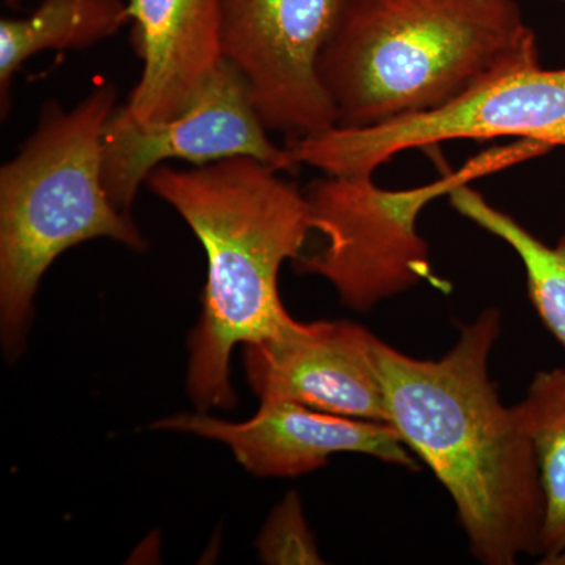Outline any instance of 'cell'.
I'll return each mask as SVG.
<instances>
[{
	"label": "cell",
	"instance_id": "cell-1",
	"mask_svg": "<svg viewBox=\"0 0 565 565\" xmlns=\"http://www.w3.org/2000/svg\"><path fill=\"white\" fill-rule=\"evenodd\" d=\"M501 322L500 310L487 308L438 360L374 341L388 423L451 494L471 555L486 565L539 556L545 514L526 424L489 374Z\"/></svg>",
	"mask_w": 565,
	"mask_h": 565
},
{
	"label": "cell",
	"instance_id": "cell-16",
	"mask_svg": "<svg viewBox=\"0 0 565 565\" xmlns=\"http://www.w3.org/2000/svg\"><path fill=\"white\" fill-rule=\"evenodd\" d=\"M6 2L7 7H10V9H18V7L21 6L22 0H3Z\"/></svg>",
	"mask_w": 565,
	"mask_h": 565
},
{
	"label": "cell",
	"instance_id": "cell-4",
	"mask_svg": "<svg viewBox=\"0 0 565 565\" xmlns=\"http://www.w3.org/2000/svg\"><path fill=\"white\" fill-rule=\"evenodd\" d=\"M117 90L95 88L76 107H41L35 131L0 169V334L7 359L21 355L43 275L68 248L107 237L143 252L131 215L103 182V137Z\"/></svg>",
	"mask_w": 565,
	"mask_h": 565
},
{
	"label": "cell",
	"instance_id": "cell-5",
	"mask_svg": "<svg viewBox=\"0 0 565 565\" xmlns=\"http://www.w3.org/2000/svg\"><path fill=\"white\" fill-rule=\"evenodd\" d=\"M553 150L541 141L519 140L479 152L459 170L405 191L379 188L373 177L326 174L305 188L313 230L326 236L319 252L294 259L297 274L332 282L341 302L353 311L399 296L424 280L434 281L429 245L416 228L434 200Z\"/></svg>",
	"mask_w": 565,
	"mask_h": 565
},
{
	"label": "cell",
	"instance_id": "cell-12",
	"mask_svg": "<svg viewBox=\"0 0 565 565\" xmlns=\"http://www.w3.org/2000/svg\"><path fill=\"white\" fill-rule=\"evenodd\" d=\"M129 22L125 0H41L24 18L0 20V109L9 115L11 84L41 51L87 50Z\"/></svg>",
	"mask_w": 565,
	"mask_h": 565
},
{
	"label": "cell",
	"instance_id": "cell-2",
	"mask_svg": "<svg viewBox=\"0 0 565 565\" xmlns=\"http://www.w3.org/2000/svg\"><path fill=\"white\" fill-rule=\"evenodd\" d=\"M253 158L173 169L145 184L191 226L207 258L202 318L189 340L188 386L202 414L237 403L230 360L239 344L280 337L296 323L278 292L282 263L302 255L313 232L303 191Z\"/></svg>",
	"mask_w": 565,
	"mask_h": 565
},
{
	"label": "cell",
	"instance_id": "cell-6",
	"mask_svg": "<svg viewBox=\"0 0 565 565\" xmlns=\"http://www.w3.org/2000/svg\"><path fill=\"white\" fill-rule=\"evenodd\" d=\"M514 137L565 147V68L541 62L500 74L448 106L370 128H341L288 141L297 166L326 174L373 177L382 163L412 148L444 141Z\"/></svg>",
	"mask_w": 565,
	"mask_h": 565
},
{
	"label": "cell",
	"instance_id": "cell-7",
	"mask_svg": "<svg viewBox=\"0 0 565 565\" xmlns=\"http://www.w3.org/2000/svg\"><path fill=\"white\" fill-rule=\"evenodd\" d=\"M345 6L348 0H223V61L244 77L267 131L294 141L338 125L318 66Z\"/></svg>",
	"mask_w": 565,
	"mask_h": 565
},
{
	"label": "cell",
	"instance_id": "cell-8",
	"mask_svg": "<svg viewBox=\"0 0 565 565\" xmlns=\"http://www.w3.org/2000/svg\"><path fill=\"white\" fill-rule=\"evenodd\" d=\"M239 71L223 62L188 110L158 122H139L126 107L110 115L103 137V182L110 203L129 214L148 174L180 159L204 166L253 158L278 172L297 169L288 147L270 141Z\"/></svg>",
	"mask_w": 565,
	"mask_h": 565
},
{
	"label": "cell",
	"instance_id": "cell-3",
	"mask_svg": "<svg viewBox=\"0 0 565 565\" xmlns=\"http://www.w3.org/2000/svg\"><path fill=\"white\" fill-rule=\"evenodd\" d=\"M539 63L516 0H348L319 58L341 128H370L448 106Z\"/></svg>",
	"mask_w": 565,
	"mask_h": 565
},
{
	"label": "cell",
	"instance_id": "cell-14",
	"mask_svg": "<svg viewBox=\"0 0 565 565\" xmlns=\"http://www.w3.org/2000/svg\"><path fill=\"white\" fill-rule=\"evenodd\" d=\"M448 199L465 218L500 237L519 255L525 267L531 302L565 349V236L555 245L545 244L512 215L487 202L470 184L460 185Z\"/></svg>",
	"mask_w": 565,
	"mask_h": 565
},
{
	"label": "cell",
	"instance_id": "cell-15",
	"mask_svg": "<svg viewBox=\"0 0 565 565\" xmlns=\"http://www.w3.org/2000/svg\"><path fill=\"white\" fill-rule=\"evenodd\" d=\"M259 557L267 564H323L310 526L305 522L297 493L275 508L258 541Z\"/></svg>",
	"mask_w": 565,
	"mask_h": 565
},
{
	"label": "cell",
	"instance_id": "cell-13",
	"mask_svg": "<svg viewBox=\"0 0 565 565\" xmlns=\"http://www.w3.org/2000/svg\"><path fill=\"white\" fill-rule=\"evenodd\" d=\"M520 414L533 440L544 492L541 564L565 565V367L541 371Z\"/></svg>",
	"mask_w": 565,
	"mask_h": 565
},
{
	"label": "cell",
	"instance_id": "cell-17",
	"mask_svg": "<svg viewBox=\"0 0 565 565\" xmlns=\"http://www.w3.org/2000/svg\"><path fill=\"white\" fill-rule=\"evenodd\" d=\"M559 2H565V0H559Z\"/></svg>",
	"mask_w": 565,
	"mask_h": 565
},
{
	"label": "cell",
	"instance_id": "cell-10",
	"mask_svg": "<svg viewBox=\"0 0 565 565\" xmlns=\"http://www.w3.org/2000/svg\"><path fill=\"white\" fill-rule=\"evenodd\" d=\"M375 338L359 323L297 321L280 337L243 345L245 377L262 403L388 423Z\"/></svg>",
	"mask_w": 565,
	"mask_h": 565
},
{
	"label": "cell",
	"instance_id": "cell-11",
	"mask_svg": "<svg viewBox=\"0 0 565 565\" xmlns=\"http://www.w3.org/2000/svg\"><path fill=\"white\" fill-rule=\"evenodd\" d=\"M132 44L143 62L126 110L139 122L178 117L223 61V0H128Z\"/></svg>",
	"mask_w": 565,
	"mask_h": 565
},
{
	"label": "cell",
	"instance_id": "cell-9",
	"mask_svg": "<svg viewBox=\"0 0 565 565\" xmlns=\"http://www.w3.org/2000/svg\"><path fill=\"white\" fill-rule=\"evenodd\" d=\"M151 427L221 441L245 470L262 478L313 473L338 452L373 456L382 462L419 470L393 424L327 414L289 401L262 403L255 416L243 423L199 412L169 416Z\"/></svg>",
	"mask_w": 565,
	"mask_h": 565
}]
</instances>
